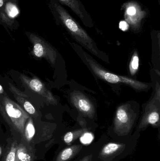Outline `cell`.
<instances>
[{
  "mask_svg": "<svg viewBox=\"0 0 160 161\" xmlns=\"http://www.w3.org/2000/svg\"><path fill=\"white\" fill-rule=\"evenodd\" d=\"M139 67V57L137 52H134L129 64V70L132 75H134L138 70Z\"/></svg>",
  "mask_w": 160,
  "mask_h": 161,
  "instance_id": "cell-18",
  "label": "cell"
},
{
  "mask_svg": "<svg viewBox=\"0 0 160 161\" xmlns=\"http://www.w3.org/2000/svg\"><path fill=\"white\" fill-rule=\"evenodd\" d=\"M160 116L159 111L154 110L146 114L145 117L143 119L140 126H145L147 125H154L159 121Z\"/></svg>",
  "mask_w": 160,
  "mask_h": 161,
  "instance_id": "cell-15",
  "label": "cell"
},
{
  "mask_svg": "<svg viewBox=\"0 0 160 161\" xmlns=\"http://www.w3.org/2000/svg\"><path fill=\"white\" fill-rule=\"evenodd\" d=\"M16 142L11 144L9 150L8 151L3 161H16V154L17 149Z\"/></svg>",
  "mask_w": 160,
  "mask_h": 161,
  "instance_id": "cell-19",
  "label": "cell"
},
{
  "mask_svg": "<svg viewBox=\"0 0 160 161\" xmlns=\"http://www.w3.org/2000/svg\"><path fill=\"white\" fill-rule=\"evenodd\" d=\"M85 56L90 69L95 74L102 80L111 83H124L139 91L145 90L148 88V85L146 83L127 76H121L110 72L102 69L95 61L90 58L89 56L85 54Z\"/></svg>",
  "mask_w": 160,
  "mask_h": 161,
  "instance_id": "cell-3",
  "label": "cell"
},
{
  "mask_svg": "<svg viewBox=\"0 0 160 161\" xmlns=\"http://www.w3.org/2000/svg\"><path fill=\"white\" fill-rule=\"evenodd\" d=\"M158 2H159V3H160V0H158Z\"/></svg>",
  "mask_w": 160,
  "mask_h": 161,
  "instance_id": "cell-26",
  "label": "cell"
},
{
  "mask_svg": "<svg viewBox=\"0 0 160 161\" xmlns=\"http://www.w3.org/2000/svg\"><path fill=\"white\" fill-rule=\"evenodd\" d=\"M19 0H3L4 11L8 23V29H16L19 25L17 19L19 17L20 10Z\"/></svg>",
  "mask_w": 160,
  "mask_h": 161,
  "instance_id": "cell-10",
  "label": "cell"
},
{
  "mask_svg": "<svg viewBox=\"0 0 160 161\" xmlns=\"http://www.w3.org/2000/svg\"><path fill=\"white\" fill-rule=\"evenodd\" d=\"M0 113L13 129L23 136L24 126L30 116L6 94L0 96Z\"/></svg>",
  "mask_w": 160,
  "mask_h": 161,
  "instance_id": "cell-2",
  "label": "cell"
},
{
  "mask_svg": "<svg viewBox=\"0 0 160 161\" xmlns=\"http://www.w3.org/2000/svg\"><path fill=\"white\" fill-rule=\"evenodd\" d=\"M85 132V130L82 129L76 130L74 131H69L64 136V141L67 144H70L77 140L79 137H80Z\"/></svg>",
  "mask_w": 160,
  "mask_h": 161,
  "instance_id": "cell-17",
  "label": "cell"
},
{
  "mask_svg": "<svg viewBox=\"0 0 160 161\" xmlns=\"http://www.w3.org/2000/svg\"><path fill=\"white\" fill-rule=\"evenodd\" d=\"M120 28L121 30H123V31H126L128 28V25L127 23H126L125 22L120 23Z\"/></svg>",
  "mask_w": 160,
  "mask_h": 161,
  "instance_id": "cell-22",
  "label": "cell"
},
{
  "mask_svg": "<svg viewBox=\"0 0 160 161\" xmlns=\"http://www.w3.org/2000/svg\"><path fill=\"white\" fill-rule=\"evenodd\" d=\"M125 145L122 144L116 143H109L104 146L102 148L101 153V156L103 157H108L113 154H115L119 150H121Z\"/></svg>",
  "mask_w": 160,
  "mask_h": 161,
  "instance_id": "cell-14",
  "label": "cell"
},
{
  "mask_svg": "<svg viewBox=\"0 0 160 161\" xmlns=\"http://www.w3.org/2000/svg\"><path fill=\"white\" fill-rule=\"evenodd\" d=\"M93 135L90 132H85L80 136V141L83 144H88L93 141Z\"/></svg>",
  "mask_w": 160,
  "mask_h": 161,
  "instance_id": "cell-21",
  "label": "cell"
},
{
  "mask_svg": "<svg viewBox=\"0 0 160 161\" xmlns=\"http://www.w3.org/2000/svg\"><path fill=\"white\" fill-rule=\"evenodd\" d=\"M35 133V129L33 119L29 117L24 126L23 136L25 137L26 141L30 142L34 138Z\"/></svg>",
  "mask_w": 160,
  "mask_h": 161,
  "instance_id": "cell-16",
  "label": "cell"
},
{
  "mask_svg": "<svg viewBox=\"0 0 160 161\" xmlns=\"http://www.w3.org/2000/svg\"><path fill=\"white\" fill-rule=\"evenodd\" d=\"M82 148L81 145H74L62 150L55 161H69L75 157Z\"/></svg>",
  "mask_w": 160,
  "mask_h": 161,
  "instance_id": "cell-13",
  "label": "cell"
},
{
  "mask_svg": "<svg viewBox=\"0 0 160 161\" xmlns=\"http://www.w3.org/2000/svg\"><path fill=\"white\" fill-rule=\"evenodd\" d=\"M134 112L128 104L118 107L115 118L114 129L119 135H126L130 131L135 120Z\"/></svg>",
  "mask_w": 160,
  "mask_h": 161,
  "instance_id": "cell-5",
  "label": "cell"
},
{
  "mask_svg": "<svg viewBox=\"0 0 160 161\" xmlns=\"http://www.w3.org/2000/svg\"><path fill=\"white\" fill-rule=\"evenodd\" d=\"M20 78L28 89L42 96L49 104L52 105L57 104V100L54 96L39 79L36 77L30 78L23 75H20Z\"/></svg>",
  "mask_w": 160,
  "mask_h": 161,
  "instance_id": "cell-7",
  "label": "cell"
},
{
  "mask_svg": "<svg viewBox=\"0 0 160 161\" xmlns=\"http://www.w3.org/2000/svg\"><path fill=\"white\" fill-rule=\"evenodd\" d=\"M9 90L14 95V97L23 108V110L29 114L35 115L36 114V111L34 107L28 100L27 95L24 94L11 83H9Z\"/></svg>",
  "mask_w": 160,
  "mask_h": 161,
  "instance_id": "cell-11",
  "label": "cell"
},
{
  "mask_svg": "<svg viewBox=\"0 0 160 161\" xmlns=\"http://www.w3.org/2000/svg\"><path fill=\"white\" fill-rule=\"evenodd\" d=\"M122 8L124 10L125 20L134 31L141 29L142 22L147 16L145 10H142L140 4L135 1L125 3Z\"/></svg>",
  "mask_w": 160,
  "mask_h": 161,
  "instance_id": "cell-6",
  "label": "cell"
},
{
  "mask_svg": "<svg viewBox=\"0 0 160 161\" xmlns=\"http://www.w3.org/2000/svg\"><path fill=\"white\" fill-rule=\"evenodd\" d=\"M70 101L73 106L82 114L92 117L95 114L94 105L85 95L79 92H74L70 95Z\"/></svg>",
  "mask_w": 160,
  "mask_h": 161,
  "instance_id": "cell-9",
  "label": "cell"
},
{
  "mask_svg": "<svg viewBox=\"0 0 160 161\" xmlns=\"http://www.w3.org/2000/svg\"><path fill=\"white\" fill-rule=\"evenodd\" d=\"M4 92V90L2 86L0 85V94L3 93Z\"/></svg>",
  "mask_w": 160,
  "mask_h": 161,
  "instance_id": "cell-24",
  "label": "cell"
},
{
  "mask_svg": "<svg viewBox=\"0 0 160 161\" xmlns=\"http://www.w3.org/2000/svg\"><path fill=\"white\" fill-rule=\"evenodd\" d=\"M92 158V155H88V156H85L84 158H83L80 161H91Z\"/></svg>",
  "mask_w": 160,
  "mask_h": 161,
  "instance_id": "cell-23",
  "label": "cell"
},
{
  "mask_svg": "<svg viewBox=\"0 0 160 161\" xmlns=\"http://www.w3.org/2000/svg\"><path fill=\"white\" fill-rule=\"evenodd\" d=\"M27 36L33 44V54L38 58H44L54 65L56 61L57 53L49 43L35 33L25 32Z\"/></svg>",
  "mask_w": 160,
  "mask_h": 161,
  "instance_id": "cell-4",
  "label": "cell"
},
{
  "mask_svg": "<svg viewBox=\"0 0 160 161\" xmlns=\"http://www.w3.org/2000/svg\"><path fill=\"white\" fill-rule=\"evenodd\" d=\"M0 25L8 29V23L4 11L3 0H0Z\"/></svg>",
  "mask_w": 160,
  "mask_h": 161,
  "instance_id": "cell-20",
  "label": "cell"
},
{
  "mask_svg": "<svg viewBox=\"0 0 160 161\" xmlns=\"http://www.w3.org/2000/svg\"><path fill=\"white\" fill-rule=\"evenodd\" d=\"M60 4L69 8L77 15L85 25L93 27L94 22L90 14L80 0H56Z\"/></svg>",
  "mask_w": 160,
  "mask_h": 161,
  "instance_id": "cell-8",
  "label": "cell"
},
{
  "mask_svg": "<svg viewBox=\"0 0 160 161\" xmlns=\"http://www.w3.org/2000/svg\"><path fill=\"white\" fill-rule=\"evenodd\" d=\"M2 148H1V147L0 146V157H1V155H2Z\"/></svg>",
  "mask_w": 160,
  "mask_h": 161,
  "instance_id": "cell-25",
  "label": "cell"
},
{
  "mask_svg": "<svg viewBox=\"0 0 160 161\" xmlns=\"http://www.w3.org/2000/svg\"><path fill=\"white\" fill-rule=\"evenodd\" d=\"M48 5L56 24L64 27L74 40L92 54L100 57L93 40L62 5L56 0H49Z\"/></svg>",
  "mask_w": 160,
  "mask_h": 161,
  "instance_id": "cell-1",
  "label": "cell"
},
{
  "mask_svg": "<svg viewBox=\"0 0 160 161\" xmlns=\"http://www.w3.org/2000/svg\"><path fill=\"white\" fill-rule=\"evenodd\" d=\"M34 153L31 147L20 144L17 146L16 154V161H33Z\"/></svg>",
  "mask_w": 160,
  "mask_h": 161,
  "instance_id": "cell-12",
  "label": "cell"
}]
</instances>
